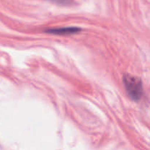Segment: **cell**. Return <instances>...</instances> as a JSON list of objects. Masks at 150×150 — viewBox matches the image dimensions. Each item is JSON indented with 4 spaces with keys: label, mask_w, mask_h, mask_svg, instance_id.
I'll return each instance as SVG.
<instances>
[{
    "label": "cell",
    "mask_w": 150,
    "mask_h": 150,
    "mask_svg": "<svg viewBox=\"0 0 150 150\" xmlns=\"http://www.w3.org/2000/svg\"><path fill=\"white\" fill-rule=\"evenodd\" d=\"M123 82L130 98L135 101L139 100L143 94V86L141 79L130 75H125Z\"/></svg>",
    "instance_id": "cell-1"
},
{
    "label": "cell",
    "mask_w": 150,
    "mask_h": 150,
    "mask_svg": "<svg viewBox=\"0 0 150 150\" xmlns=\"http://www.w3.org/2000/svg\"><path fill=\"white\" fill-rule=\"evenodd\" d=\"M81 31V29L78 27H62V28H54V29H49L45 30L48 33L53 34V35H72Z\"/></svg>",
    "instance_id": "cell-2"
},
{
    "label": "cell",
    "mask_w": 150,
    "mask_h": 150,
    "mask_svg": "<svg viewBox=\"0 0 150 150\" xmlns=\"http://www.w3.org/2000/svg\"><path fill=\"white\" fill-rule=\"evenodd\" d=\"M48 1L57 4H61V5H70L73 4V0H48Z\"/></svg>",
    "instance_id": "cell-3"
}]
</instances>
